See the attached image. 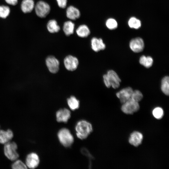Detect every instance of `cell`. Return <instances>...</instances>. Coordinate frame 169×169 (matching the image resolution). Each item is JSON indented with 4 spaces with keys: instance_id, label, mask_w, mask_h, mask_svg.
<instances>
[{
    "instance_id": "4316f807",
    "label": "cell",
    "mask_w": 169,
    "mask_h": 169,
    "mask_svg": "<svg viewBox=\"0 0 169 169\" xmlns=\"http://www.w3.org/2000/svg\"><path fill=\"white\" fill-rule=\"evenodd\" d=\"M152 114L156 119H161L164 115V111L162 108L157 107L154 108L152 111Z\"/></svg>"
},
{
    "instance_id": "9c48e42d",
    "label": "cell",
    "mask_w": 169,
    "mask_h": 169,
    "mask_svg": "<svg viewBox=\"0 0 169 169\" xmlns=\"http://www.w3.org/2000/svg\"><path fill=\"white\" fill-rule=\"evenodd\" d=\"M39 162V156L36 153L31 152L28 154L26 157V165L29 168H35L38 166Z\"/></svg>"
},
{
    "instance_id": "83f0119b",
    "label": "cell",
    "mask_w": 169,
    "mask_h": 169,
    "mask_svg": "<svg viewBox=\"0 0 169 169\" xmlns=\"http://www.w3.org/2000/svg\"><path fill=\"white\" fill-rule=\"evenodd\" d=\"M105 24L107 28L111 30L116 28L118 26L117 21L115 19L112 18L108 19L106 22Z\"/></svg>"
},
{
    "instance_id": "7402d4cb",
    "label": "cell",
    "mask_w": 169,
    "mask_h": 169,
    "mask_svg": "<svg viewBox=\"0 0 169 169\" xmlns=\"http://www.w3.org/2000/svg\"><path fill=\"white\" fill-rule=\"evenodd\" d=\"M67 102L69 108L73 110L78 109L79 107V101L74 96H71L67 99Z\"/></svg>"
},
{
    "instance_id": "8992f818",
    "label": "cell",
    "mask_w": 169,
    "mask_h": 169,
    "mask_svg": "<svg viewBox=\"0 0 169 169\" xmlns=\"http://www.w3.org/2000/svg\"><path fill=\"white\" fill-rule=\"evenodd\" d=\"M35 12L37 15L41 18H44L49 13L50 8L46 2L40 1L38 2L35 7Z\"/></svg>"
},
{
    "instance_id": "5bb4252c",
    "label": "cell",
    "mask_w": 169,
    "mask_h": 169,
    "mask_svg": "<svg viewBox=\"0 0 169 169\" xmlns=\"http://www.w3.org/2000/svg\"><path fill=\"white\" fill-rule=\"evenodd\" d=\"M91 44L92 49L95 52L103 50L105 48V45L101 38H92L91 39Z\"/></svg>"
},
{
    "instance_id": "603a6c76",
    "label": "cell",
    "mask_w": 169,
    "mask_h": 169,
    "mask_svg": "<svg viewBox=\"0 0 169 169\" xmlns=\"http://www.w3.org/2000/svg\"><path fill=\"white\" fill-rule=\"evenodd\" d=\"M161 89L162 92L166 95L169 94V78L168 76L163 77L161 81Z\"/></svg>"
},
{
    "instance_id": "484cf974",
    "label": "cell",
    "mask_w": 169,
    "mask_h": 169,
    "mask_svg": "<svg viewBox=\"0 0 169 169\" xmlns=\"http://www.w3.org/2000/svg\"><path fill=\"white\" fill-rule=\"evenodd\" d=\"M143 97L142 93L137 90H133L131 96L132 99L138 102L141 101Z\"/></svg>"
},
{
    "instance_id": "6da1fadb",
    "label": "cell",
    "mask_w": 169,
    "mask_h": 169,
    "mask_svg": "<svg viewBox=\"0 0 169 169\" xmlns=\"http://www.w3.org/2000/svg\"><path fill=\"white\" fill-rule=\"evenodd\" d=\"M75 129L77 137L81 140L87 138L93 130L91 124L84 120L79 121L76 125Z\"/></svg>"
},
{
    "instance_id": "3957f363",
    "label": "cell",
    "mask_w": 169,
    "mask_h": 169,
    "mask_svg": "<svg viewBox=\"0 0 169 169\" xmlns=\"http://www.w3.org/2000/svg\"><path fill=\"white\" fill-rule=\"evenodd\" d=\"M17 145L15 142L9 141L4 144L3 148L4 155L10 160L15 161L19 157V155L17 151Z\"/></svg>"
},
{
    "instance_id": "f1b7e54d",
    "label": "cell",
    "mask_w": 169,
    "mask_h": 169,
    "mask_svg": "<svg viewBox=\"0 0 169 169\" xmlns=\"http://www.w3.org/2000/svg\"><path fill=\"white\" fill-rule=\"evenodd\" d=\"M11 165V167L13 169H27V166L22 161L16 160Z\"/></svg>"
},
{
    "instance_id": "7c38bea8",
    "label": "cell",
    "mask_w": 169,
    "mask_h": 169,
    "mask_svg": "<svg viewBox=\"0 0 169 169\" xmlns=\"http://www.w3.org/2000/svg\"><path fill=\"white\" fill-rule=\"evenodd\" d=\"M70 117V111L66 108L60 109L56 113V120L59 122L66 123Z\"/></svg>"
},
{
    "instance_id": "1f68e13d",
    "label": "cell",
    "mask_w": 169,
    "mask_h": 169,
    "mask_svg": "<svg viewBox=\"0 0 169 169\" xmlns=\"http://www.w3.org/2000/svg\"><path fill=\"white\" fill-rule=\"evenodd\" d=\"M0 127H1V126H0Z\"/></svg>"
},
{
    "instance_id": "52a82bcc",
    "label": "cell",
    "mask_w": 169,
    "mask_h": 169,
    "mask_svg": "<svg viewBox=\"0 0 169 169\" xmlns=\"http://www.w3.org/2000/svg\"><path fill=\"white\" fill-rule=\"evenodd\" d=\"M46 66L51 73H57L59 69V61L54 56L50 55L48 56L45 60Z\"/></svg>"
},
{
    "instance_id": "44dd1931",
    "label": "cell",
    "mask_w": 169,
    "mask_h": 169,
    "mask_svg": "<svg viewBox=\"0 0 169 169\" xmlns=\"http://www.w3.org/2000/svg\"><path fill=\"white\" fill-rule=\"evenodd\" d=\"M139 61L141 65L146 68H149L152 66L153 60L151 56L142 55L140 57Z\"/></svg>"
},
{
    "instance_id": "277c9868",
    "label": "cell",
    "mask_w": 169,
    "mask_h": 169,
    "mask_svg": "<svg viewBox=\"0 0 169 169\" xmlns=\"http://www.w3.org/2000/svg\"><path fill=\"white\" fill-rule=\"evenodd\" d=\"M58 136L61 143L65 147L71 146L74 142L73 136L69 130L66 128L60 130L58 133Z\"/></svg>"
},
{
    "instance_id": "4dcf8cb0",
    "label": "cell",
    "mask_w": 169,
    "mask_h": 169,
    "mask_svg": "<svg viewBox=\"0 0 169 169\" xmlns=\"http://www.w3.org/2000/svg\"><path fill=\"white\" fill-rule=\"evenodd\" d=\"M5 2L8 4L12 5H15L18 3V0H5Z\"/></svg>"
},
{
    "instance_id": "ba28073f",
    "label": "cell",
    "mask_w": 169,
    "mask_h": 169,
    "mask_svg": "<svg viewBox=\"0 0 169 169\" xmlns=\"http://www.w3.org/2000/svg\"><path fill=\"white\" fill-rule=\"evenodd\" d=\"M64 62L66 69L70 71L76 70L79 64L78 59L71 55L66 56L64 59Z\"/></svg>"
},
{
    "instance_id": "7a4b0ae2",
    "label": "cell",
    "mask_w": 169,
    "mask_h": 169,
    "mask_svg": "<svg viewBox=\"0 0 169 169\" xmlns=\"http://www.w3.org/2000/svg\"><path fill=\"white\" fill-rule=\"evenodd\" d=\"M103 79L105 86L108 88L111 86L114 89L118 88L121 81L117 74L112 70H109L104 74Z\"/></svg>"
},
{
    "instance_id": "ac0fdd59",
    "label": "cell",
    "mask_w": 169,
    "mask_h": 169,
    "mask_svg": "<svg viewBox=\"0 0 169 169\" xmlns=\"http://www.w3.org/2000/svg\"><path fill=\"white\" fill-rule=\"evenodd\" d=\"M78 36L81 38H86L90 34V31L88 27L84 24L79 26L76 30Z\"/></svg>"
},
{
    "instance_id": "4fadbf2b",
    "label": "cell",
    "mask_w": 169,
    "mask_h": 169,
    "mask_svg": "<svg viewBox=\"0 0 169 169\" xmlns=\"http://www.w3.org/2000/svg\"><path fill=\"white\" fill-rule=\"evenodd\" d=\"M143 139V136L141 133L135 131L130 135L129 142L132 145L137 147L141 144Z\"/></svg>"
},
{
    "instance_id": "ffe728a7",
    "label": "cell",
    "mask_w": 169,
    "mask_h": 169,
    "mask_svg": "<svg viewBox=\"0 0 169 169\" xmlns=\"http://www.w3.org/2000/svg\"><path fill=\"white\" fill-rule=\"evenodd\" d=\"M47 28L48 31L51 33L58 32L60 30V27L58 25L57 22L54 19L50 20L48 21Z\"/></svg>"
},
{
    "instance_id": "cb8c5ba5",
    "label": "cell",
    "mask_w": 169,
    "mask_h": 169,
    "mask_svg": "<svg viewBox=\"0 0 169 169\" xmlns=\"http://www.w3.org/2000/svg\"><path fill=\"white\" fill-rule=\"evenodd\" d=\"M128 24L131 28L137 29L141 27V22L139 19L134 17H132L129 19Z\"/></svg>"
},
{
    "instance_id": "9a60e30c",
    "label": "cell",
    "mask_w": 169,
    "mask_h": 169,
    "mask_svg": "<svg viewBox=\"0 0 169 169\" xmlns=\"http://www.w3.org/2000/svg\"><path fill=\"white\" fill-rule=\"evenodd\" d=\"M13 137L12 130L8 129L7 131L0 130V144H4L10 141Z\"/></svg>"
},
{
    "instance_id": "30bf717a",
    "label": "cell",
    "mask_w": 169,
    "mask_h": 169,
    "mask_svg": "<svg viewBox=\"0 0 169 169\" xmlns=\"http://www.w3.org/2000/svg\"><path fill=\"white\" fill-rule=\"evenodd\" d=\"M129 46L131 49L134 52L139 53L142 51L144 47V43L142 38H136L131 40Z\"/></svg>"
},
{
    "instance_id": "d6986e66",
    "label": "cell",
    "mask_w": 169,
    "mask_h": 169,
    "mask_svg": "<svg viewBox=\"0 0 169 169\" xmlns=\"http://www.w3.org/2000/svg\"><path fill=\"white\" fill-rule=\"evenodd\" d=\"M74 24L70 21L65 22L64 24L63 29L65 34L69 36L73 34L74 28Z\"/></svg>"
},
{
    "instance_id": "d4e9b609",
    "label": "cell",
    "mask_w": 169,
    "mask_h": 169,
    "mask_svg": "<svg viewBox=\"0 0 169 169\" xmlns=\"http://www.w3.org/2000/svg\"><path fill=\"white\" fill-rule=\"evenodd\" d=\"M10 12L9 8L4 5H0V17L3 18H6Z\"/></svg>"
},
{
    "instance_id": "f546056e",
    "label": "cell",
    "mask_w": 169,
    "mask_h": 169,
    "mask_svg": "<svg viewBox=\"0 0 169 169\" xmlns=\"http://www.w3.org/2000/svg\"><path fill=\"white\" fill-rule=\"evenodd\" d=\"M58 6L62 8H65L67 4V0H56Z\"/></svg>"
},
{
    "instance_id": "2e32d148",
    "label": "cell",
    "mask_w": 169,
    "mask_h": 169,
    "mask_svg": "<svg viewBox=\"0 0 169 169\" xmlns=\"http://www.w3.org/2000/svg\"><path fill=\"white\" fill-rule=\"evenodd\" d=\"M66 13L67 17L73 20L79 18L80 15L79 10L72 6H70L67 8Z\"/></svg>"
},
{
    "instance_id": "5b68a950",
    "label": "cell",
    "mask_w": 169,
    "mask_h": 169,
    "mask_svg": "<svg viewBox=\"0 0 169 169\" xmlns=\"http://www.w3.org/2000/svg\"><path fill=\"white\" fill-rule=\"evenodd\" d=\"M139 108L138 102L131 98L123 104L121 110L125 114H132L138 111Z\"/></svg>"
},
{
    "instance_id": "e0dca14e",
    "label": "cell",
    "mask_w": 169,
    "mask_h": 169,
    "mask_svg": "<svg viewBox=\"0 0 169 169\" xmlns=\"http://www.w3.org/2000/svg\"><path fill=\"white\" fill-rule=\"evenodd\" d=\"M34 7L33 0H23L21 4V9L23 12L27 13L31 12Z\"/></svg>"
},
{
    "instance_id": "8fae6325",
    "label": "cell",
    "mask_w": 169,
    "mask_h": 169,
    "mask_svg": "<svg viewBox=\"0 0 169 169\" xmlns=\"http://www.w3.org/2000/svg\"><path fill=\"white\" fill-rule=\"evenodd\" d=\"M133 91V89L131 87H126L117 92L116 95L121 103L123 104L131 98Z\"/></svg>"
}]
</instances>
